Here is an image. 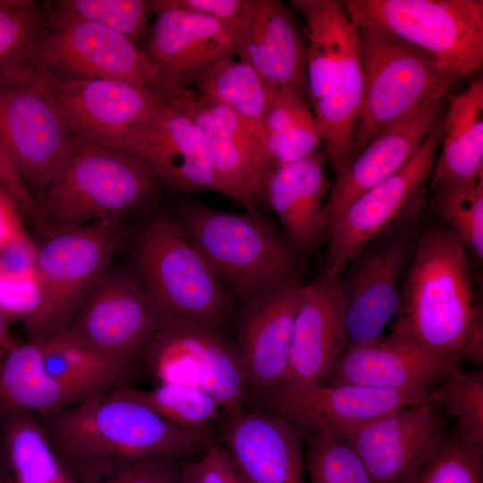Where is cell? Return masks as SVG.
<instances>
[{
	"label": "cell",
	"mask_w": 483,
	"mask_h": 483,
	"mask_svg": "<svg viewBox=\"0 0 483 483\" xmlns=\"http://www.w3.org/2000/svg\"><path fill=\"white\" fill-rule=\"evenodd\" d=\"M234 38L239 61L267 87L291 91L309 101L306 40L283 2L249 0Z\"/></svg>",
	"instance_id": "22"
},
{
	"label": "cell",
	"mask_w": 483,
	"mask_h": 483,
	"mask_svg": "<svg viewBox=\"0 0 483 483\" xmlns=\"http://www.w3.org/2000/svg\"><path fill=\"white\" fill-rule=\"evenodd\" d=\"M325 154L318 150L275 168L267 189V206L300 253H311L326 242L325 207L331 189Z\"/></svg>",
	"instance_id": "27"
},
{
	"label": "cell",
	"mask_w": 483,
	"mask_h": 483,
	"mask_svg": "<svg viewBox=\"0 0 483 483\" xmlns=\"http://www.w3.org/2000/svg\"><path fill=\"white\" fill-rule=\"evenodd\" d=\"M223 419L221 443L246 483H305L300 429L259 408Z\"/></svg>",
	"instance_id": "24"
},
{
	"label": "cell",
	"mask_w": 483,
	"mask_h": 483,
	"mask_svg": "<svg viewBox=\"0 0 483 483\" xmlns=\"http://www.w3.org/2000/svg\"><path fill=\"white\" fill-rule=\"evenodd\" d=\"M38 341L46 369L87 398L129 384L132 369L99 353L66 327Z\"/></svg>",
	"instance_id": "31"
},
{
	"label": "cell",
	"mask_w": 483,
	"mask_h": 483,
	"mask_svg": "<svg viewBox=\"0 0 483 483\" xmlns=\"http://www.w3.org/2000/svg\"><path fill=\"white\" fill-rule=\"evenodd\" d=\"M163 184L123 151L74 138L41 197L53 228L122 220L152 207Z\"/></svg>",
	"instance_id": "4"
},
{
	"label": "cell",
	"mask_w": 483,
	"mask_h": 483,
	"mask_svg": "<svg viewBox=\"0 0 483 483\" xmlns=\"http://www.w3.org/2000/svg\"><path fill=\"white\" fill-rule=\"evenodd\" d=\"M45 368L40 342L17 343L0 362V419L19 412L44 416L88 400Z\"/></svg>",
	"instance_id": "29"
},
{
	"label": "cell",
	"mask_w": 483,
	"mask_h": 483,
	"mask_svg": "<svg viewBox=\"0 0 483 483\" xmlns=\"http://www.w3.org/2000/svg\"><path fill=\"white\" fill-rule=\"evenodd\" d=\"M11 483H77L47 438L24 443L12 460Z\"/></svg>",
	"instance_id": "44"
},
{
	"label": "cell",
	"mask_w": 483,
	"mask_h": 483,
	"mask_svg": "<svg viewBox=\"0 0 483 483\" xmlns=\"http://www.w3.org/2000/svg\"><path fill=\"white\" fill-rule=\"evenodd\" d=\"M267 89L265 132L275 167L317 152L323 139L309 101L288 90Z\"/></svg>",
	"instance_id": "33"
},
{
	"label": "cell",
	"mask_w": 483,
	"mask_h": 483,
	"mask_svg": "<svg viewBox=\"0 0 483 483\" xmlns=\"http://www.w3.org/2000/svg\"><path fill=\"white\" fill-rule=\"evenodd\" d=\"M347 347L341 274L323 269L310 282L302 284L289 367L283 382L324 381Z\"/></svg>",
	"instance_id": "23"
},
{
	"label": "cell",
	"mask_w": 483,
	"mask_h": 483,
	"mask_svg": "<svg viewBox=\"0 0 483 483\" xmlns=\"http://www.w3.org/2000/svg\"><path fill=\"white\" fill-rule=\"evenodd\" d=\"M434 393L445 414L454 421L452 432L464 442L483 448L482 370L462 371L458 368Z\"/></svg>",
	"instance_id": "38"
},
{
	"label": "cell",
	"mask_w": 483,
	"mask_h": 483,
	"mask_svg": "<svg viewBox=\"0 0 483 483\" xmlns=\"http://www.w3.org/2000/svg\"><path fill=\"white\" fill-rule=\"evenodd\" d=\"M142 360L157 385L199 388L224 415L243 408L250 393L235 343L188 322L163 320Z\"/></svg>",
	"instance_id": "12"
},
{
	"label": "cell",
	"mask_w": 483,
	"mask_h": 483,
	"mask_svg": "<svg viewBox=\"0 0 483 483\" xmlns=\"http://www.w3.org/2000/svg\"><path fill=\"white\" fill-rule=\"evenodd\" d=\"M134 270L161 321L177 319L224 335L237 304L168 211L154 213L133 247Z\"/></svg>",
	"instance_id": "5"
},
{
	"label": "cell",
	"mask_w": 483,
	"mask_h": 483,
	"mask_svg": "<svg viewBox=\"0 0 483 483\" xmlns=\"http://www.w3.org/2000/svg\"><path fill=\"white\" fill-rule=\"evenodd\" d=\"M482 454L451 432L406 483H483Z\"/></svg>",
	"instance_id": "42"
},
{
	"label": "cell",
	"mask_w": 483,
	"mask_h": 483,
	"mask_svg": "<svg viewBox=\"0 0 483 483\" xmlns=\"http://www.w3.org/2000/svg\"><path fill=\"white\" fill-rule=\"evenodd\" d=\"M446 96L426 101L379 134L342 167L335 175L326 202V230L352 202L400 170L412 157L444 114Z\"/></svg>",
	"instance_id": "26"
},
{
	"label": "cell",
	"mask_w": 483,
	"mask_h": 483,
	"mask_svg": "<svg viewBox=\"0 0 483 483\" xmlns=\"http://www.w3.org/2000/svg\"><path fill=\"white\" fill-rule=\"evenodd\" d=\"M363 79L358 47V29L351 20L330 84L312 108L335 175L349 160L360 109Z\"/></svg>",
	"instance_id": "28"
},
{
	"label": "cell",
	"mask_w": 483,
	"mask_h": 483,
	"mask_svg": "<svg viewBox=\"0 0 483 483\" xmlns=\"http://www.w3.org/2000/svg\"><path fill=\"white\" fill-rule=\"evenodd\" d=\"M290 3L306 22L308 96L313 108L326 93L336 70L351 18L342 1L292 0Z\"/></svg>",
	"instance_id": "32"
},
{
	"label": "cell",
	"mask_w": 483,
	"mask_h": 483,
	"mask_svg": "<svg viewBox=\"0 0 483 483\" xmlns=\"http://www.w3.org/2000/svg\"><path fill=\"white\" fill-rule=\"evenodd\" d=\"M357 29L363 92L349 160L426 101L446 96L459 78L446 63L390 34Z\"/></svg>",
	"instance_id": "6"
},
{
	"label": "cell",
	"mask_w": 483,
	"mask_h": 483,
	"mask_svg": "<svg viewBox=\"0 0 483 483\" xmlns=\"http://www.w3.org/2000/svg\"><path fill=\"white\" fill-rule=\"evenodd\" d=\"M41 301L33 241L0 253V309L10 325L30 327Z\"/></svg>",
	"instance_id": "36"
},
{
	"label": "cell",
	"mask_w": 483,
	"mask_h": 483,
	"mask_svg": "<svg viewBox=\"0 0 483 483\" xmlns=\"http://www.w3.org/2000/svg\"><path fill=\"white\" fill-rule=\"evenodd\" d=\"M390 335L439 357L482 362V311L468 251L440 223L419 231Z\"/></svg>",
	"instance_id": "1"
},
{
	"label": "cell",
	"mask_w": 483,
	"mask_h": 483,
	"mask_svg": "<svg viewBox=\"0 0 483 483\" xmlns=\"http://www.w3.org/2000/svg\"><path fill=\"white\" fill-rule=\"evenodd\" d=\"M357 26L390 34L446 63L459 77L483 63L482 0H344Z\"/></svg>",
	"instance_id": "7"
},
{
	"label": "cell",
	"mask_w": 483,
	"mask_h": 483,
	"mask_svg": "<svg viewBox=\"0 0 483 483\" xmlns=\"http://www.w3.org/2000/svg\"><path fill=\"white\" fill-rule=\"evenodd\" d=\"M445 414L435 398L379 416L342 440L357 453L372 483H406L445 436Z\"/></svg>",
	"instance_id": "19"
},
{
	"label": "cell",
	"mask_w": 483,
	"mask_h": 483,
	"mask_svg": "<svg viewBox=\"0 0 483 483\" xmlns=\"http://www.w3.org/2000/svg\"><path fill=\"white\" fill-rule=\"evenodd\" d=\"M170 214L239 306L297 275L300 252L262 211H225L183 197Z\"/></svg>",
	"instance_id": "3"
},
{
	"label": "cell",
	"mask_w": 483,
	"mask_h": 483,
	"mask_svg": "<svg viewBox=\"0 0 483 483\" xmlns=\"http://www.w3.org/2000/svg\"><path fill=\"white\" fill-rule=\"evenodd\" d=\"M195 86L199 95L233 111L267 147L265 132L267 89L252 69L233 56H225L209 66Z\"/></svg>",
	"instance_id": "34"
},
{
	"label": "cell",
	"mask_w": 483,
	"mask_h": 483,
	"mask_svg": "<svg viewBox=\"0 0 483 483\" xmlns=\"http://www.w3.org/2000/svg\"><path fill=\"white\" fill-rule=\"evenodd\" d=\"M124 241L122 222L116 221L47 231L46 239L36 244L41 301L26 332L28 340H42L68 326Z\"/></svg>",
	"instance_id": "8"
},
{
	"label": "cell",
	"mask_w": 483,
	"mask_h": 483,
	"mask_svg": "<svg viewBox=\"0 0 483 483\" xmlns=\"http://www.w3.org/2000/svg\"><path fill=\"white\" fill-rule=\"evenodd\" d=\"M184 90L166 93L119 150L140 160L176 191H216L208 141L183 101Z\"/></svg>",
	"instance_id": "16"
},
{
	"label": "cell",
	"mask_w": 483,
	"mask_h": 483,
	"mask_svg": "<svg viewBox=\"0 0 483 483\" xmlns=\"http://www.w3.org/2000/svg\"><path fill=\"white\" fill-rule=\"evenodd\" d=\"M430 186L444 181L468 182L483 177V82L446 96L444 131Z\"/></svg>",
	"instance_id": "30"
},
{
	"label": "cell",
	"mask_w": 483,
	"mask_h": 483,
	"mask_svg": "<svg viewBox=\"0 0 483 483\" xmlns=\"http://www.w3.org/2000/svg\"><path fill=\"white\" fill-rule=\"evenodd\" d=\"M30 66L63 78L106 79L165 91L145 51L125 37L50 7Z\"/></svg>",
	"instance_id": "10"
},
{
	"label": "cell",
	"mask_w": 483,
	"mask_h": 483,
	"mask_svg": "<svg viewBox=\"0 0 483 483\" xmlns=\"http://www.w3.org/2000/svg\"><path fill=\"white\" fill-rule=\"evenodd\" d=\"M73 140L38 72L0 74V141L30 192L42 197Z\"/></svg>",
	"instance_id": "9"
},
{
	"label": "cell",
	"mask_w": 483,
	"mask_h": 483,
	"mask_svg": "<svg viewBox=\"0 0 483 483\" xmlns=\"http://www.w3.org/2000/svg\"><path fill=\"white\" fill-rule=\"evenodd\" d=\"M147 54L165 92L188 89L217 60L235 55L234 32L220 21L153 0Z\"/></svg>",
	"instance_id": "20"
},
{
	"label": "cell",
	"mask_w": 483,
	"mask_h": 483,
	"mask_svg": "<svg viewBox=\"0 0 483 483\" xmlns=\"http://www.w3.org/2000/svg\"><path fill=\"white\" fill-rule=\"evenodd\" d=\"M128 389L168 421L207 437H212L214 425L224 417L216 400L197 387L165 384L140 389L129 384Z\"/></svg>",
	"instance_id": "37"
},
{
	"label": "cell",
	"mask_w": 483,
	"mask_h": 483,
	"mask_svg": "<svg viewBox=\"0 0 483 483\" xmlns=\"http://www.w3.org/2000/svg\"><path fill=\"white\" fill-rule=\"evenodd\" d=\"M69 465L77 483H182L183 463L165 456L109 458Z\"/></svg>",
	"instance_id": "40"
},
{
	"label": "cell",
	"mask_w": 483,
	"mask_h": 483,
	"mask_svg": "<svg viewBox=\"0 0 483 483\" xmlns=\"http://www.w3.org/2000/svg\"><path fill=\"white\" fill-rule=\"evenodd\" d=\"M443 131L444 114L400 170L360 195L326 226L324 269L341 274L370 241L403 217L418 213Z\"/></svg>",
	"instance_id": "13"
},
{
	"label": "cell",
	"mask_w": 483,
	"mask_h": 483,
	"mask_svg": "<svg viewBox=\"0 0 483 483\" xmlns=\"http://www.w3.org/2000/svg\"><path fill=\"white\" fill-rule=\"evenodd\" d=\"M309 435L306 469L309 483H372L362 462L345 441Z\"/></svg>",
	"instance_id": "43"
},
{
	"label": "cell",
	"mask_w": 483,
	"mask_h": 483,
	"mask_svg": "<svg viewBox=\"0 0 483 483\" xmlns=\"http://www.w3.org/2000/svg\"><path fill=\"white\" fill-rule=\"evenodd\" d=\"M457 369L456 360L434 355L388 335L347 347L323 382L428 394Z\"/></svg>",
	"instance_id": "25"
},
{
	"label": "cell",
	"mask_w": 483,
	"mask_h": 483,
	"mask_svg": "<svg viewBox=\"0 0 483 483\" xmlns=\"http://www.w3.org/2000/svg\"><path fill=\"white\" fill-rule=\"evenodd\" d=\"M119 386L56 412L37 416L66 464L109 458L199 455L212 437L182 428Z\"/></svg>",
	"instance_id": "2"
},
{
	"label": "cell",
	"mask_w": 483,
	"mask_h": 483,
	"mask_svg": "<svg viewBox=\"0 0 483 483\" xmlns=\"http://www.w3.org/2000/svg\"><path fill=\"white\" fill-rule=\"evenodd\" d=\"M259 409L309 434L342 439L391 411L432 396L397 393L350 384L283 382L255 393Z\"/></svg>",
	"instance_id": "15"
},
{
	"label": "cell",
	"mask_w": 483,
	"mask_h": 483,
	"mask_svg": "<svg viewBox=\"0 0 483 483\" xmlns=\"http://www.w3.org/2000/svg\"><path fill=\"white\" fill-rule=\"evenodd\" d=\"M433 208L443 225L479 262L483 258V177L431 185Z\"/></svg>",
	"instance_id": "35"
},
{
	"label": "cell",
	"mask_w": 483,
	"mask_h": 483,
	"mask_svg": "<svg viewBox=\"0 0 483 483\" xmlns=\"http://www.w3.org/2000/svg\"><path fill=\"white\" fill-rule=\"evenodd\" d=\"M38 73L74 138L118 150L166 95L120 80Z\"/></svg>",
	"instance_id": "17"
},
{
	"label": "cell",
	"mask_w": 483,
	"mask_h": 483,
	"mask_svg": "<svg viewBox=\"0 0 483 483\" xmlns=\"http://www.w3.org/2000/svg\"><path fill=\"white\" fill-rule=\"evenodd\" d=\"M0 185L13 197L25 218L45 229L46 220L38 200L16 173L0 141Z\"/></svg>",
	"instance_id": "46"
},
{
	"label": "cell",
	"mask_w": 483,
	"mask_h": 483,
	"mask_svg": "<svg viewBox=\"0 0 483 483\" xmlns=\"http://www.w3.org/2000/svg\"><path fill=\"white\" fill-rule=\"evenodd\" d=\"M161 322L133 271L110 267L86 294L66 328L99 353L133 369Z\"/></svg>",
	"instance_id": "14"
},
{
	"label": "cell",
	"mask_w": 483,
	"mask_h": 483,
	"mask_svg": "<svg viewBox=\"0 0 483 483\" xmlns=\"http://www.w3.org/2000/svg\"><path fill=\"white\" fill-rule=\"evenodd\" d=\"M50 8L114 31L134 44L147 37L153 0H62Z\"/></svg>",
	"instance_id": "41"
},
{
	"label": "cell",
	"mask_w": 483,
	"mask_h": 483,
	"mask_svg": "<svg viewBox=\"0 0 483 483\" xmlns=\"http://www.w3.org/2000/svg\"><path fill=\"white\" fill-rule=\"evenodd\" d=\"M47 9L31 0H0V74L30 66Z\"/></svg>",
	"instance_id": "39"
},
{
	"label": "cell",
	"mask_w": 483,
	"mask_h": 483,
	"mask_svg": "<svg viewBox=\"0 0 483 483\" xmlns=\"http://www.w3.org/2000/svg\"><path fill=\"white\" fill-rule=\"evenodd\" d=\"M182 98L206 136L216 191L245 210L262 211L275 168L267 147L225 106L190 89Z\"/></svg>",
	"instance_id": "18"
},
{
	"label": "cell",
	"mask_w": 483,
	"mask_h": 483,
	"mask_svg": "<svg viewBox=\"0 0 483 483\" xmlns=\"http://www.w3.org/2000/svg\"><path fill=\"white\" fill-rule=\"evenodd\" d=\"M182 483H246L228 452L214 437L199 456L182 465Z\"/></svg>",
	"instance_id": "45"
},
{
	"label": "cell",
	"mask_w": 483,
	"mask_h": 483,
	"mask_svg": "<svg viewBox=\"0 0 483 483\" xmlns=\"http://www.w3.org/2000/svg\"><path fill=\"white\" fill-rule=\"evenodd\" d=\"M8 471L12 472L6 451L3 419H0V483H9L13 479V477L8 476Z\"/></svg>",
	"instance_id": "50"
},
{
	"label": "cell",
	"mask_w": 483,
	"mask_h": 483,
	"mask_svg": "<svg viewBox=\"0 0 483 483\" xmlns=\"http://www.w3.org/2000/svg\"><path fill=\"white\" fill-rule=\"evenodd\" d=\"M167 4L188 12L211 17L233 32L242 21L249 0H166Z\"/></svg>",
	"instance_id": "47"
},
{
	"label": "cell",
	"mask_w": 483,
	"mask_h": 483,
	"mask_svg": "<svg viewBox=\"0 0 483 483\" xmlns=\"http://www.w3.org/2000/svg\"><path fill=\"white\" fill-rule=\"evenodd\" d=\"M12 480H13V479H12ZM12 480H11V481H10L9 483H11V482H12Z\"/></svg>",
	"instance_id": "51"
},
{
	"label": "cell",
	"mask_w": 483,
	"mask_h": 483,
	"mask_svg": "<svg viewBox=\"0 0 483 483\" xmlns=\"http://www.w3.org/2000/svg\"><path fill=\"white\" fill-rule=\"evenodd\" d=\"M24 218L15 200L0 185V253L32 240Z\"/></svg>",
	"instance_id": "48"
},
{
	"label": "cell",
	"mask_w": 483,
	"mask_h": 483,
	"mask_svg": "<svg viewBox=\"0 0 483 483\" xmlns=\"http://www.w3.org/2000/svg\"><path fill=\"white\" fill-rule=\"evenodd\" d=\"M302 284L296 275L237 309L235 344L250 393L269 390L285 379Z\"/></svg>",
	"instance_id": "21"
},
{
	"label": "cell",
	"mask_w": 483,
	"mask_h": 483,
	"mask_svg": "<svg viewBox=\"0 0 483 483\" xmlns=\"http://www.w3.org/2000/svg\"><path fill=\"white\" fill-rule=\"evenodd\" d=\"M417 214L403 217L381 233L343 269L348 347L377 340L394 320L420 231Z\"/></svg>",
	"instance_id": "11"
},
{
	"label": "cell",
	"mask_w": 483,
	"mask_h": 483,
	"mask_svg": "<svg viewBox=\"0 0 483 483\" xmlns=\"http://www.w3.org/2000/svg\"><path fill=\"white\" fill-rule=\"evenodd\" d=\"M10 326L0 309V362L18 343L12 335Z\"/></svg>",
	"instance_id": "49"
}]
</instances>
